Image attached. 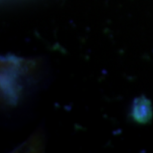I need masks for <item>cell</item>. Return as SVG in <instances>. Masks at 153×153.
I'll list each match as a JSON object with an SVG mask.
<instances>
[]
</instances>
